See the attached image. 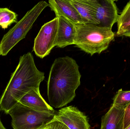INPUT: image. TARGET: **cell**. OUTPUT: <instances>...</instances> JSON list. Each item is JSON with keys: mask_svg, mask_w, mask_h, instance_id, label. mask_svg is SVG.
Masks as SVG:
<instances>
[{"mask_svg": "<svg viewBox=\"0 0 130 129\" xmlns=\"http://www.w3.org/2000/svg\"><path fill=\"white\" fill-rule=\"evenodd\" d=\"M81 78L78 65L73 58L66 56L55 59L51 66L47 83L50 106L61 108L71 102L81 84Z\"/></svg>", "mask_w": 130, "mask_h": 129, "instance_id": "obj_1", "label": "cell"}, {"mask_svg": "<svg viewBox=\"0 0 130 129\" xmlns=\"http://www.w3.org/2000/svg\"><path fill=\"white\" fill-rule=\"evenodd\" d=\"M79 14L84 24L98 25L94 11L86 0H70Z\"/></svg>", "mask_w": 130, "mask_h": 129, "instance_id": "obj_13", "label": "cell"}, {"mask_svg": "<svg viewBox=\"0 0 130 129\" xmlns=\"http://www.w3.org/2000/svg\"><path fill=\"white\" fill-rule=\"evenodd\" d=\"M112 105L118 107L126 108L130 104V91H123L122 89L118 90L113 98Z\"/></svg>", "mask_w": 130, "mask_h": 129, "instance_id": "obj_16", "label": "cell"}, {"mask_svg": "<svg viewBox=\"0 0 130 129\" xmlns=\"http://www.w3.org/2000/svg\"><path fill=\"white\" fill-rule=\"evenodd\" d=\"M49 6L45 1L40 2L4 35L0 42V55L5 56L19 42L25 38L43 11Z\"/></svg>", "mask_w": 130, "mask_h": 129, "instance_id": "obj_4", "label": "cell"}, {"mask_svg": "<svg viewBox=\"0 0 130 129\" xmlns=\"http://www.w3.org/2000/svg\"><path fill=\"white\" fill-rule=\"evenodd\" d=\"M19 102L39 113L55 115L57 112L42 97L39 88L33 89L27 93L21 98Z\"/></svg>", "mask_w": 130, "mask_h": 129, "instance_id": "obj_10", "label": "cell"}, {"mask_svg": "<svg viewBox=\"0 0 130 129\" xmlns=\"http://www.w3.org/2000/svg\"><path fill=\"white\" fill-rule=\"evenodd\" d=\"M43 127L46 129H69L64 124L58 121H51Z\"/></svg>", "mask_w": 130, "mask_h": 129, "instance_id": "obj_17", "label": "cell"}, {"mask_svg": "<svg viewBox=\"0 0 130 129\" xmlns=\"http://www.w3.org/2000/svg\"><path fill=\"white\" fill-rule=\"evenodd\" d=\"M49 6L56 16H62L75 25L83 24L81 16L70 0H50Z\"/></svg>", "mask_w": 130, "mask_h": 129, "instance_id": "obj_11", "label": "cell"}, {"mask_svg": "<svg viewBox=\"0 0 130 129\" xmlns=\"http://www.w3.org/2000/svg\"><path fill=\"white\" fill-rule=\"evenodd\" d=\"M13 129H39L52 121L54 115L37 112L18 103L8 111Z\"/></svg>", "mask_w": 130, "mask_h": 129, "instance_id": "obj_5", "label": "cell"}, {"mask_svg": "<svg viewBox=\"0 0 130 129\" xmlns=\"http://www.w3.org/2000/svg\"><path fill=\"white\" fill-rule=\"evenodd\" d=\"M94 11L98 22L97 25L112 29L117 22L119 15L117 8L113 0H86Z\"/></svg>", "mask_w": 130, "mask_h": 129, "instance_id": "obj_7", "label": "cell"}, {"mask_svg": "<svg viewBox=\"0 0 130 129\" xmlns=\"http://www.w3.org/2000/svg\"><path fill=\"white\" fill-rule=\"evenodd\" d=\"M130 125V104L125 109L124 129H125Z\"/></svg>", "mask_w": 130, "mask_h": 129, "instance_id": "obj_18", "label": "cell"}, {"mask_svg": "<svg viewBox=\"0 0 130 129\" xmlns=\"http://www.w3.org/2000/svg\"><path fill=\"white\" fill-rule=\"evenodd\" d=\"M44 79V73L37 68L30 52L21 56L18 65L0 97V111L8 114L9 110L26 94L39 88Z\"/></svg>", "mask_w": 130, "mask_h": 129, "instance_id": "obj_2", "label": "cell"}, {"mask_svg": "<svg viewBox=\"0 0 130 129\" xmlns=\"http://www.w3.org/2000/svg\"><path fill=\"white\" fill-rule=\"evenodd\" d=\"M125 109L112 105L102 118L101 129H124Z\"/></svg>", "mask_w": 130, "mask_h": 129, "instance_id": "obj_12", "label": "cell"}, {"mask_svg": "<svg viewBox=\"0 0 130 129\" xmlns=\"http://www.w3.org/2000/svg\"><path fill=\"white\" fill-rule=\"evenodd\" d=\"M117 23V31L116 36H123L130 31V1L127 4L121 14L119 15Z\"/></svg>", "mask_w": 130, "mask_h": 129, "instance_id": "obj_14", "label": "cell"}, {"mask_svg": "<svg viewBox=\"0 0 130 129\" xmlns=\"http://www.w3.org/2000/svg\"><path fill=\"white\" fill-rule=\"evenodd\" d=\"M39 129H46L45 128V127H43H43H42V128H40Z\"/></svg>", "mask_w": 130, "mask_h": 129, "instance_id": "obj_22", "label": "cell"}, {"mask_svg": "<svg viewBox=\"0 0 130 129\" xmlns=\"http://www.w3.org/2000/svg\"><path fill=\"white\" fill-rule=\"evenodd\" d=\"M58 28L57 17L41 27L34 41L33 51L37 56L43 59L55 47Z\"/></svg>", "mask_w": 130, "mask_h": 129, "instance_id": "obj_6", "label": "cell"}, {"mask_svg": "<svg viewBox=\"0 0 130 129\" xmlns=\"http://www.w3.org/2000/svg\"><path fill=\"white\" fill-rule=\"evenodd\" d=\"M125 129H130V125H129L128 126H127V127Z\"/></svg>", "mask_w": 130, "mask_h": 129, "instance_id": "obj_21", "label": "cell"}, {"mask_svg": "<svg viewBox=\"0 0 130 129\" xmlns=\"http://www.w3.org/2000/svg\"><path fill=\"white\" fill-rule=\"evenodd\" d=\"M18 15L6 8H0V26L3 29H7L11 24L17 23Z\"/></svg>", "mask_w": 130, "mask_h": 129, "instance_id": "obj_15", "label": "cell"}, {"mask_svg": "<svg viewBox=\"0 0 130 129\" xmlns=\"http://www.w3.org/2000/svg\"><path fill=\"white\" fill-rule=\"evenodd\" d=\"M56 17L58 18V28L56 46L64 48L74 44L76 32L75 24L62 16Z\"/></svg>", "mask_w": 130, "mask_h": 129, "instance_id": "obj_9", "label": "cell"}, {"mask_svg": "<svg viewBox=\"0 0 130 129\" xmlns=\"http://www.w3.org/2000/svg\"><path fill=\"white\" fill-rule=\"evenodd\" d=\"M76 36L74 44L81 50L92 56L107 49L113 40L112 29L94 24L75 25Z\"/></svg>", "mask_w": 130, "mask_h": 129, "instance_id": "obj_3", "label": "cell"}, {"mask_svg": "<svg viewBox=\"0 0 130 129\" xmlns=\"http://www.w3.org/2000/svg\"><path fill=\"white\" fill-rule=\"evenodd\" d=\"M52 121L60 122L69 129H90L87 117L73 106L63 108L57 111Z\"/></svg>", "mask_w": 130, "mask_h": 129, "instance_id": "obj_8", "label": "cell"}, {"mask_svg": "<svg viewBox=\"0 0 130 129\" xmlns=\"http://www.w3.org/2000/svg\"><path fill=\"white\" fill-rule=\"evenodd\" d=\"M124 36H126V37H129V38H130V31L127 32L126 33H125V34L124 35Z\"/></svg>", "mask_w": 130, "mask_h": 129, "instance_id": "obj_20", "label": "cell"}, {"mask_svg": "<svg viewBox=\"0 0 130 129\" xmlns=\"http://www.w3.org/2000/svg\"><path fill=\"white\" fill-rule=\"evenodd\" d=\"M0 129H7L4 126V125H3V123H2L1 121V119H0Z\"/></svg>", "mask_w": 130, "mask_h": 129, "instance_id": "obj_19", "label": "cell"}]
</instances>
